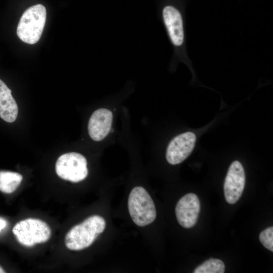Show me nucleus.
Listing matches in <instances>:
<instances>
[{
	"label": "nucleus",
	"instance_id": "ddd939ff",
	"mask_svg": "<svg viewBox=\"0 0 273 273\" xmlns=\"http://www.w3.org/2000/svg\"><path fill=\"white\" fill-rule=\"evenodd\" d=\"M225 265L223 262L218 259L211 258L197 267L194 273H223Z\"/></svg>",
	"mask_w": 273,
	"mask_h": 273
},
{
	"label": "nucleus",
	"instance_id": "0eeeda50",
	"mask_svg": "<svg viewBox=\"0 0 273 273\" xmlns=\"http://www.w3.org/2000/svg\"><path fill=\"white\" fill-rule=\"evenodd\" d=\"M245 184V174L242 164L234 161L230 165L224 183V194L226 201L236 203L243 193Z\"/></svg>",
	"mask_w": 273,
	"mask_h": 273
},
{
	"label": "nucleus",
	"instance_id": "9d476101",
	"mask_svg": "<svg viewBox=\"0 0 273 273\" xmlns=\"http://www.w3.org/2000/svg\"><path fill=\"white\" fill-rule=\"evenodd\" d=\"M113 119L112 112L106 108H100L93 112L88 123V132L95 141L104 139L111 129Z\"/></svg>",
	"mask_w": 273,
	"mask_h": 273
},
{
	"label": "nucleus",
	"instance_id": "6e6552de",
	"mask_svg": "<svg viewBox=\"0 0 273 273\" xmlns=\"http://www.w3.org/2000/svg\"><path fill=\"white\" fill-rule=\"evenodd\" d=\"M196 141V135L191 131L181 133L173 138L166 150V158L168 162L176 165L184 161L193 151Z\"/></svg>",
	"mask_w": 273,
	"mask_h": 273
},
{
	"label": "nucleus",
	"instance_id": "dca6fc26",
	"mask_svg": "<svg viewBox=\"0 0 273 273\" xmlns=\"http://www.w3.org/2000/svg\"><path fill=\"white\" fill-rule=\"evenodd\" d=\"M6 271L5 270L0 266V273H5Z\"/></svg>",
	"mask_w": 273,
	"mask_h": 273
},
{
	"label": "nucleus",
	"instance_id": "f257e3e1",
	"mask_svg": "<svg viewBox=\"0 0 273 273\" xmlns=\"http://www.w3.org/2000/svg\"><path fill=\"white\" fill-rule=\"evenodd\" d=\"M156 4L158 18L173 49L170 68L173 70L182 63L192 69L187 50L186 0H156Z\"/></svg>",
	"mask_w": 273,
	"mask_h": 273
},
{
	"label": "nucleus",
	"instance_id": "7ed1b4c3",
	"mask_svg": "<svg viewBox=\"0 0 273 273\" xmlns=\"http://www.w3.org/2000/svg\"><path fill=\"white\" fill-rule=\"evenodd\" d=\"M47 11L41 4L27 8L22 14L17 28V34L23 42L33 44L39 40L46 21Z\"/></svg>",
	"mask_w": 273,
	"mask_h": 273
},
{
	"label": "nucleus",
	"instance_id": "39448f33",
	"mask_svg": "<svg viewBox=\"0 0 273 273\" xmlns=\"http://www.w3.org/2000/svg\"><path fill=\"white\" fill-rule=\"evenodd\" d=\"M12 232L22 245L31 247L47 242L51 236L49 225L41 219L28 218L18 222Z\"/></svg>",
	"mask_w": 273,
	"mask_h": 273
},
{
	"label": "nucleus",
	"instance_id": "2eb2a0df",
	"mask_svg": "<svg viewBox=\"0 0 273 273\" xmlns=\"http://www.w3.org/2000/svg\"><path fill=\"white\" fill-rule=\"evenodd\" d=\"M7 225V222L6 221L3 219L0 218V231L3 230Z\"/></svg>",
	"mask_w": 273,
	"mask_h": 273
},
{
	"label": "nucleus",
	"instance_id": "f03ea898",
	"mask_svg": "<svg viewBox=\"0 0 273 273\" xmlns=\"http://www.w3.org/2000/svg\"><path fill=\"white\" fill-rule=\"evenodd\" d=\"M106 221L100 215H94L72 228L65 237L66 247L78 251L90 246L105 229Z\"/></svg>",
	"mask_w": 273,
	"mask_h": 273
},
{
	"label": "nucleus",
	"instance_id": "1a4fd4ad",
	"mask_svg": "<svg viewBox=\"0 0 273 273\" xmlns=\"http://www.w3.org/2000/svg\"><path fill=\"white\" fill-rule=\"evenodd\" d=\"M200 210V201L196 194L184 195L179 200L175 209L178 222L183 228H192L197 221Z\"/></svg>",
	"mask_w": 273,
	"mask_h": 273
},
{
	"label": "nucleus",
	"instance_id": "20e7f679",
	"mask_svg": "<svg viewBox=\"0 0 273 273\" xmlns=\"http://www.w3.org/2000/svg\"><path fill=\"white\" fill-rule=\"evenodd\" d=\"M128 209L131 219L139 226L150 224L156 217L154 202L142 187H135L131 191L128 198Z\"/></svg>",
	"mask_w": 273,
	"mask_h": 273
},
{
	"label": "nucleus",
	"instance_id": "9b49d317",
	"mask_svg": "<svg viewBox=\"0 0 273 273\" xmlns=\"http://www.w3.org/2000/svg\"><path fill=\"white\" fill-rule=\"evenodd\" d=\"M18 113L17 103L11 90L0 79V117L7 122L15 121Z\"/></svg>",
	"mask_w": 273,
	"mask_h": 273
},
{
	"label": "nucleus",
	"instance_id": "4468645a",
	"mask_svg": "<svg viewBox=\"0 0 273 273\" xmlns=\"http://www.w3.org/2000/svg\"><path fill=\"white\" fill-rule=\"evenodd\" d=\"M259 240L264 247L273 251V227L270 226L262 231L259 235Z\"/></svg>",
	"mask_w": 273,
	"mask_h": 273
},
{
	"label": "nucleus",
	"instance_id": "423d86ee",
	"mask_svg": "<svg viewBox=\"0 0 273 273\" xmlns=\"http://www.w3.org/2000/svg\"><path fill=\"white\" fill-rule=\"evenodd\" d=\"M55 171L61 178L72 183L84 180L88 175L87 161L82 155L70 152L61 155L57 160Z\"/></svg>",
	"mask_w": 273,
	"mask_h": 273
},
{
	"label": "nucleus",
	"instance_id": "f8f14e48",
	"mask_svg": "<svg viewBox=\"0 0 273 273\" xmlns=\"http://www.w3.org/2000/svg\"><path fill=\"white\" fill-rule=\"evenodd\" d=\"M23 179L22 175L17 172L0 171V191L11 194L16 191Z\"/></svg>",
	"mask_w": 273,
	"mask_h": 273
}]
</instances>
